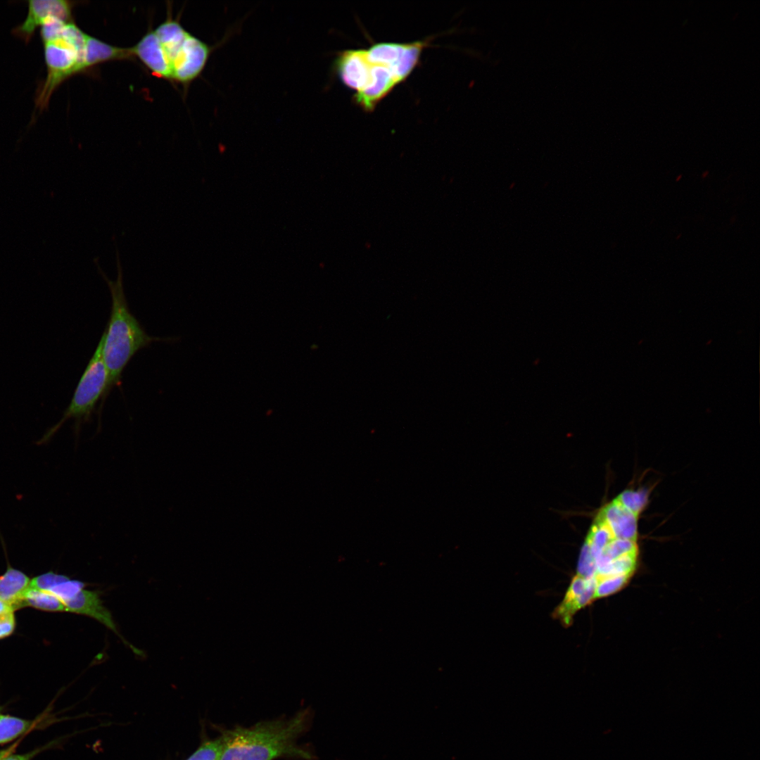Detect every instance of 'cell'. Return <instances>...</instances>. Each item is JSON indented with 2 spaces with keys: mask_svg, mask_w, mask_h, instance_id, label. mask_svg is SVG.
Wrapping results in <instances>:
<instances>
[{
  "mask_svg": "<svg viewBox=\"0 0 760 760\" xmlns=\"http://www.w3.org/2000/svg\"><path fill=\"white\" fill-rule=\"evenodd\" d=\"M310 716L308 711H302L288 719L227 730L222 735L220 760H274L283 756L310 760L312 754L296 742L309 726Z\"/></svg>",
  "mask_w": 760,
  "mask_h": 760,
  "instance_id": "6da1fadb",
  "label": "cell"
},
{
  "mask_svg": "<svg viewBox=\"0 0 760 760\" xmlns=\"http://www.w3.org/2000/svg\"><path fill=\"white\" fill-rule=\"evenodd\" d=\"M118 275L115 280L107 277L96 263L98 270L108 284L112 300L110 319L105 329L102 355L108 372L106 395L121 381L122 373L132 357L141 349L153 341L165 339L147 334L137 318L132 314L125 295L122 269L116 248Z\"/></svg>",
  "mask_w": 760,
  "mask_h": 760,
  "instance_id": "7a4b0ae2",
  "label": "cell"
},
{
  "mask_svg": "<svg viewBox=\"0 0 760 760\" xmlns=\"http://www.w3.org/2000/svg\"><path fill=\"white\" fill-rule=\"evenodd\" d=\"M103 343V335L89 360L62 418L49 429L38 443L47 442L69 419H75V429H79L81 423L90 419L97 403L100 400L104 401L107 398L108 372L102 355Z\"/></svg>",
  "mask_w": 760,
  "mask_h": 760,
  "instance_id": "3957f363",
  "label": "cell"
},
{
  "mask_svg": "<svg viewBox=\"0 0 760 760\" xmlns=\"http://www.w3.org/2000/svg\"><path fill=\"white\" fill-rule=\"evenodd\" d=\"M47 75L37 91L35 106L44 110L53 92L70 76L84 70V57L69 40L61 37L44 42Z\"/></svg>",
  "mask_w": 760,
  "mask_h": 760,
  "instance_id": "277c9868",
  "label": "cell"
},
{
  "mask_svg": "<svg viewBox=\"0 0 760 760\" xmlns=\"http://www.w3.org/2000/svg\"><path fill=\"white\" fill-rule=\"evenodd\" d=\"M429 42L426 39L409 43L380 42L365 49L368 59L388 67L400 84L417 67Z\"/></svg>",
  "mask_w": 760,
  "mask_h": 760,
  "instance_id": "5b68a950",
  "label": "cell"
},
{
  "mask_svg": "<svg viewBox=\"0 0 760 760\" xmlns=\"http://www.w3.org/2000/svg\"><path fill=\"white\" fill-rule=\"evenodd\" d=\"M212 51L207 44L189 34L172 63V79L187 84L203 70Z\"/></svg>",
  "mask_w": 760,
  "mask_h": 760,
  "instance_id": "8992f818",
  "label": "cell"
},
{
  "mask_svg": "<svg viewBox=\"0 0 760 760\" xmlns=\"http://www.w3.org/2000/svg\"><path fill=\"white\" fill-rule=\"evenodd\" d=\"M73 3L65 0H30L25 20L15 27L12 33L28 43L37 28L48 17H57L66 23L72 22Z\"/></svg>",
  "mask_w": 760,
  "mask_h": 760,
  "instance_id": "52a82bcc",
  "label": "cell"
},
{
  "mask_svg": "<svg viewBox=\"0 0 760 760\" xmlns=\"http://www.w3.org/2000/svg\"><path fill=\"white\" fill-rule=\"evenodd\" d=\"M333 68L343 84L355 91H363L369 82V62L365 49H348L336 56Z\"/></svg>",
  "mask_w": 760,
  "mask_h": 760,
  "instance_id": "ba28073f",
  "label": "cell"
},
{
  "mask_svg": "<svg viewBox=\"0 0 760 760\" xmlns=\"http://www.w3.org/2000/svg\"><path fill=\"white\" fill-rule=\"evenodd\" d=\"M65 607L66 612L89 616L100 622L117 635L135 653L140 654L120 634L111 613L103 605L99 592L84 588L65 602Z\"/></svg>",
  "mask_w": 760,
  "mask_h": 760,
  "instance_id": "9c48e42d",
  "label": "cell"
},
{
  "mask_svg": "<svg viewBox=\"0 0 760 760\" xmlns=\"http://www.w3.org/2000/svg\"><path fill=\"white\" fill-rule=\"evenodd\" d=\"M131 48L133 55L137 56L153 74L159 77L172 79L171 62L154 31L148 32Z\"/></svg>",
  "mask_w": 760,
  "mask_h": 760,
  "instance_id": "30bf717a",
  "label": "cell"
},
{
  "mask_svg": "<svg viewBox=\"0 0 760 760\" xmlns=\"http://www.w3.org/2000/svg\"><path fill=\"white\" fill-rule=\"evenodd\" d=\"M597 518L608 525L616 538L636 541L638 516L615 500L603 507Z\"/></svg>",
  "mask_w": 760,
  "mask_h": 760,
  "instance_id": "8fae6325",
  "label": "cell"
},
{
  "mask_svg": "<svg viewBox=\"0 0 760 760\" xmlns=\"http://www.w3.org/2000/svg\"><path fill=\"white\" fill-rule=\"evenodd\" d=\"M30 580L25 573L8 562L6 571L0 576V600L11 605L15 611L23 608Z\"/></svg>",
  "mask_w": 760,
  "mask_h": 760,
  "instance_id": "7c38bea8",
  "label": "cell"
},
{
  "mask_svg": "<svg viewBox=\"0 0 760 760\" xmlns=\"http://www.w3.org/2000/svg\"><path fill=\"white\" fill-rule=\"evenodd\" d=\"M134 56L132 48L111 46L96 38L87 35L84 56V70L99 63Z\"/></svg>",
  "mask_w": 760,
  "mask_h": 760,
  "instance_id": "4fadbf2b",
  "label": "cell"
},
{
  "mask_svg": "<svg viewBox=\"0 0 760 760\" xmlns=\"http://www.w3.org/2000/svg\"><path fill=\"white\" fill-rule=\"evenodd\" d=\"M588 579L576 575L561 604L555 609L553 617L559 620L564 626L571 624L575 613L581 609L580 596L586 588Z\"/></svg>",
  "mask_w": 760,
  "mask_h": 760,
  "instance_id": "5bb4252c",
  "label": "cell"
},
{
  "mask_svg": "<svg viewBox=\"0 0 760 760\" xmlns=\"http://www.w3.org/2000/svg\"><path fill=\"white\" fill-rule=\"evenodd\" d=\"M154 32L172 64L189 33L178 22L169 18Z\"/></svg>",
  "mask_w": 760,
  "mask_h": 760,
  "instance_id": "9a60e30c",
  "label": "cell"
},
{
  "mask_svg": "<svg viewBox=\"0 0 760 760\" xmlns=\"http://www.w3.org/2000/svg\"><path fill=\"white\" fill-rule=\"evenodd\" d=\"M27 607L45 612H66L65 606L55 595L47 590L30 588L23 601V608Z\"/></svg>",
  "mask_w": 760,
  "mask_h": 760,
  "instance_id": "2e32d148",
  "label": "cell"
},
{
  "mask_svg": "<svg viewBox=\"0 0 760 760\" xmlns=\"http://www.w3.org/2000/svg\"><path fill=\"white\" fill-rule=\"evenodd\" d=\"M36 724L27 720L0 713V745L8 743L32 730Z\"/></svg>",
  "mask_w": 760,
  "mask_h": 760,
  "instance_id": "e0dca14e",
  "label": "cell"
},
{
  "mask_svg": "<svg viewBox=\"0 0 760 760\" xmlns=\"http://www.w3.org/2000/svg\"><path fill=\"white\" fill-rule=\"evenodd\" d=\"M629 577L628 575H595V599L607 597L619 591L625 585Z\"/></svg>",
  "mask_w": 760,
  "mask_h": 760,
  "instance_id": "ac0fdd59",
  "label": "cell"
},
{
  "mask_svg": "<svg viewBox=\"0 0 760 760\" xmlns=\"http://www.w3.org/2000/svg\"><path fill=\"white\" fill-rule=\"evenodd\" d=\"M615 500L626 509L638 516L647 502V493L645 490H626Z\"/></svg>",
  "mask_w": 760,
  "mask_h": 760,
  "instance_id": "d6986e66",
  "label": "cell"
},
{
  "mask_svg": "<svg viewBox=\"0 0 760 760\" xmlns=\"http://www.w3.org/2000/svg\"><path fill=\"white\" fill-rule=\"evenodd\" d=\"M615 536L608 525L602 520L597 519L593 525L585 542L600 550L615 539Z\"/></svg>",
  "mask_w": 760,
  "mask_h": 760,
  "instance_id": "ffe728a7",
  "label": "cell"
},
{
  "mask_svg": "<svg viewBox=\"0 0 760 760\" xmlns=\"http://www.w3.org/2000/svg\"><path fill=\"white\" fill-rule=\"evenodd\" d=\"M637 553L626 554L619 557L610 562L602 574L607 575H628L631 576L635 568ZM597 575V574H596Z\"/></svg>",
  "mask_w": 760,
  "mask_h": 760,
  "instance_id": "44dd1931",
  "label": "cell"
},
{
  "mask_svg": "<svg viewBox=\"0 0 760 760\" xmlns=\"http://www.w3.org/2000/svg\"><path fill=\"white\" fill-rule=\"evenodd\" d=\"M224 748L222 735L215 740L203 743L186 760H220Z\"/></svg>",
  "mask_w": 760,
  "mask_h": 760,
  "instance_id": "7402d4cb",
  "label": "cell"
},
{
  "mask_svg": "<svg viewBox=\"0 0 760 760\" xmlns=\"http://www.w3.org/2000/svg\"><path fill=\"white\" fill-rule=\"evenodd\" d=\"M638 552L636 541L615 538L607 545L602 550V555L610 560L626 554Z\"/></svg>",
  "mask_w": 760,
  "mask_h": 760,
  "instance_id": "603a6c76",
  "label": "cell"
},
{
  "mask_svg": "<svg viewBox=\"0 0 760 760\" xmlns=\"http://www.w3.org/2000/svg\"><path fill=\"white\" fill-rule=\"evenodd\" d=\"M67 23H68L57 17L46 18L40 25V34L43 43L60 38Z\"/></svg>",
  "mask_w": 760,
  "mask_h": 760,
  "instance_id": "cb8c5ba5",
  "label": "cell"
},
{
  "mask_svg": "<svg viewBox=\"0 0 760 760\" xmlns=\"http://www.w3.org/2000/svg\"><path fill=\"white\" fill-rule=\"evenodd\" d=\"M578 575L588 579L595 576L596 563L591 555L588 544L585 542L582 547L577 566Z\"/></svg>",
  "mask_w": 760,
  "mask_h": 760,
  "instance_id": "d4e9b609",
  "label": "cell"
},
{
  "mask_svg": "<svg viewBox=\"0 0 760 760\" xmlns=\"http://www.w3.org/2000/svg\"><path fill=\"white\" fill-rule=\"evenodd\" d=\"M49 745H44L43 747L34 749L33 750H31V751H30L28 752H26V753H24V754H13V753H11L10 754L6 756L1 760H31L35 756H37L39 753L44 751L46 747H49Z\"/></svg>",
  "mask_w": 760,
  "mask_h": 760,
  "instance_id": "484cf974",
  "label": "cell"
},
{
  "mask_svg": "<svg viewBox=\"0 0 760 760\" xmlns=\"http://www.w3.org/2000/svg\"><path fill=\"white\" fill-rule=\"evenodd\" d=\"M15 612L11 605L0 600V622L16 621Z\"/></svg>",
  "mask_w": 760,
  "mask_h": 760,
  "instance_id": "4316f807",
  "label": "cell"
},
{
  "mask_svg": "<svg viewBox=\"0 0 760 760\" xmlns=\"http://www.w3.org/2000/svg\"><path fill=\"white\" fill-rule=\"evenodd\" d=\"M16 621L8 622H0V639H4L11 635L15 631Z\"/></svg>",
  "mask_w": 760,
  "mask_h": 760,
  "instance_id": "83f0119b",
  "label": "cell"
},
{
  "mask_svg": "<svg viewBox=\"0 0 760 760\" xmlns=\"http://www.w3.org/2000/svg\"><path fill=\"white\" fill-rule=\"evenodd\" d=\"M19 742H20V740H18L17 742L13 743L11 745L8 747L7 748L0 750V760H1L3 758H4L6 756L10 754L11 753H13L15 751L16 747L18 746Z\"/></svg>",
  "mask_w": 760,
  "mask_h": 760,
  "instance_id": "f1b7e54d",
  "label": "cell"
},
{
  "mask_svg": "<svg viewBox=\"0 0 760 760\" xmlns=\"http://www.w3.org/2000/svg\"><path fill=\"white\" fill-rule=\"evenodd\" d=\"M1 707H0V713H1Z\"/></svg>",
  "mask_w": 760,
  "mask_h": 760,
  "instance_id": "f546056e",
  "label": "cell"
},
{
  "mask_svg": "<svg viewBox=\"0 0 760 760\" xmlns=\"http://www.w3.org/2000/svg\"><path fill=\"white\" fill-rule=\"evenodd\" d=\"M4 759V758H3Z\"/></svg>",
  "mask_w": 760,
  "mask_h": 760,
  "instance_id": "4dcf8cb0",
  "label": "cell"
}]
</instances>
